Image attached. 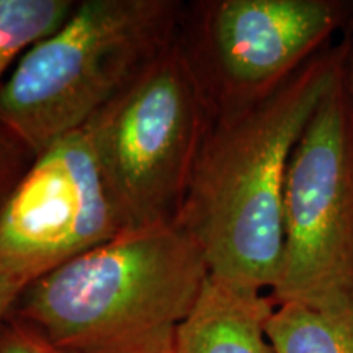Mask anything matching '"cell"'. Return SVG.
<instances>
[{"label": "cell", "instance_id": "cell-1", "mask_svg": "<svg viewBox=\"0 0 353 353\" xmlns=\"http://www.w3.org/2000/svg\"><path fill=\"white\" fill-rule=\"evenodd\" d=\"M350 54L347 41L327 48L263 100L213 117L175 219L201 247L211 275L275 288L291 154Z\"/></svg>", "mask_w": 353, "mask_h": 353}, {"label": "cell", "instance_id": "cell-2", "mask_svg": "<svg viewBox=\"0 0 353 353\" xmlns=\"http://www.w3.org/2000/svg\"><path fill=\"white\" fill-rule=\"evenodd\" d=\"M210 275L179 224L128 229L30 283L10 314L59 353H174Z\"/></svg>", "mask_w": 353, "mask_h": 353}, {"label": "cell", "instance_id": "cell-3", "mask_svg": "<svg viewBox=\"0 0 353 353\" xmlns=\"http://www.w3.org/2000/svg\"><path fill=\"white\" fill-rule=\"evenodd\" d=\"M182 25L174 0H79L2 82L0 126L39 156L117 99Z\"/></svg>", "mask_w": 353, "mask_h": 353}, {"label": "cell", "instance_id": "cell-4", "mask_svg": "<svg viewBox=\"0 0 353 353\" xmlns=\"http://www.w3.org/2000/svg\"><path fill=\"white\" fill-rule=\"evenodd\" d=\"M213 108L183 25L87 128L130 229L175 223Z\"/></svg>", "mask_w": 353, "mask_h": 353}, {"label": "cell", "instance_id": "cell-5", "mask_svg": "<svg viewBox=\"0 0 353 353\" xmlns=\"http://www.w3.org/2000/svg\"><path fill=\"white\" fill-rule=\"evenodd\" d=\"M270 296L275 304H353V94L347 65L291 154L283 257Z\"/></svg>", "mask_w": 353, "mask_h": 353}, {"label": "cell", "instance_id": "cell-6", "mask_svg": "<svg viewBox=\"0 0 353 353\" xmlns=\"http://www.w3.org/2000/svg\"><path fill=\"white\" fill-rule=\"evenodd\" d=\"M195 10L193 32L183 37L214 117L263 100L327 50L348 7L337 0H214Z\"/></svg>", "mask_w": 353, "mask_h": 353}, {"label": "cell", "instance_id": "cell-7", "mask_svg": "<svg viewBox=\"0 0 353 353\" xmlns=\"http://www.w3.org/2000/svg\"><path fill=\"white\" fill-rule=\"evenodd\" d=\"M128 229L85 125L34 157L0 206V263L33 283Z\"/></svg>", "mask_w": 353, "mask_h": 353}, {"label": "cell", "instance_id": "cell-8", "mask_svg": "<svg viewBox=\"0 0 353 353\" xmlns=\"http://www.w3.org/2000/svg\"><path fill=\"white\" fill-rule=\"evenodd\" d=\"M270 293L210 275L175 339L174 353H272Z\"/></svg>", "mask_w": 353, "mask_h": 353}, {"label": "cell", "instance_id": "cell-9", "mask_svg": "<svg viewBox=\"0 0 353 353\" xmlns=\"http://www.w3.org/2000/svg\"><path fill=\"white\" fill-rule=\"evenodd\" d=\"M265 332L272 353H353V304H275Z\"/></svg>", "mask_w": 353, "mask_h": 353}, {"label": "cell", "instance_id": "cell-10", "mask_svg": "<svg viewBox=\"0 0 353 353\" xmlns=\"http://www.w3.org/2000/svg\"><path fill=\"white\" fill-rule=\"evenodd\" d=\"M77 0H0V85L30 48L54 33Z\"/></svg>", "mask_w": 353, "mask_h": 353}, {"label": "cell", "instance_id": "cell-11", "mask_svg": "<svg viewBox=\"0 0 353 353\" xmlns=\"http://www.w3.org/2000/svg\"><path fill=\"white\" fill-rule=\"evenodd\" d=\"M34 156L6 128L0 126V206L33 164Z\"/></svg>", "mask_w": 353, "mask_h": 353}, {"label": "cell", "instance_id": "cell-12", "mask_svg": "<svg viewBox=\"0 0 353 353\" xmlns=\"http://www.w3.org/2000/svg\"><path fill=\"white\" fill-rule=\"evenodd\" d=\"M0 353H59L37 330L8 314L0 321Z\"/></svg>", "mask_w": 353, "mask_h": 353}, {"label": "cell", "instance_id": "cell-13", "mask_svg": "<svg viewBox=\"0 0 353 353\" xmlns=\"http://www.w3.org/2000/svg\"><path fill=\"white\" fill-rule=\"evenodd\" d=\"M28 285L30 283L25 278L17 275L6 265L0 263V321H3L10 314L17 299L20 298V294Z\"/></svg>", "mask_w": 353, "mask_h": 353}, {"label": "cell", "instance_id": "cell-14", "mask_svg": "<svg viewBox=\"0 0 353 353\" xmlns=\"http://www.w3.org/2000/svg\"><path fill=\"white\" fill-rule=\"evenodd\" d=\"M347 77L353 94V54H350V59H348V64H347Z\"/></svg>", "mask_w": 353, "mask_h": 353}]
</instances>
